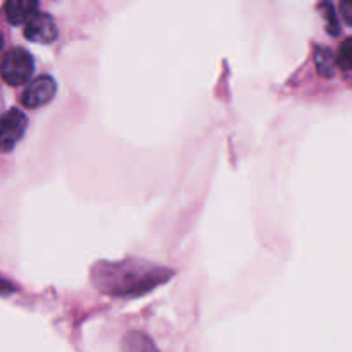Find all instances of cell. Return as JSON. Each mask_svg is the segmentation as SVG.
Wrapping results in <instances>:
<instances>
[{"label": "cell", "mask_w": 352, "mask_h": 352, "mask_svg": "<svg viewBox=\"0 0 352 352\" xmlns=\"http://www.w3.org/2000/svg\"><path fill=\"white\" fill-rule=\"evenodd\" d=\"M100 291L110 296H141L170 278L172 272L141 261L102 263L93 272Z\"/></svg>", "instance_id": "1"}, {"label": "cell", "mask_w": 352, "mask_h": 352, "mask_svg": "<svg viewBox=\"0 0 352 352\" xmlns=\"http://www.w3.org/2000/svg\"><path fill=\"white\" fill-rule=\"evenodd\" d=\"M34 71V62L30 52L24 48H12L7 52L0 64V76L10 86H19L30 81Z\"/></svg>", "instance_id": "2"}, {"label": "cell", "mask_w": 352, "mask_h": 352, "mask_svg": "<svg viewBox=\"0 0 352 352\" xmlns=\"http://www.w3.org/2000/svg\"><path fill=\"white\" fill-rule=\"evenodd\" d=\"M28 127L26 113L12 109L0 117V153H7L12 150L21 138L24 136Z\"/></svg>", "instance_id": "3"}, {"label": "cell", "mask_w": 352, "mask_h": 352, "mask_svg": "<svg viewBox=\"0 0 352 352\" xmlns=\"http://www.w3.org/2000/svg\"><path fill=\"white\" fill-rule=\"evenodd\" d=\"M57 93V82L52 76H38L31 82H28L26 89L23 93V102L24 107L28 109H36V107H43L50 102Z\"/></svg>", "instance_id": "4"}, {"label": "cell", "mask_w": 352, "mask_h": 352, "mask_svg": "<svg viewBox=\"0 0 352 352\" xmlns=\"http://www.w3.org/2000/svg\"><path fill=\"white\" fill-rule=\"evenodd\" d=\"M57 26L55 21L47 12H38L31 17L24 28V36L34 43H54L57 40Z\"/></svg>", "instance_id": "5"}, {"label": "cell", "mask_w": 352, "mask_h": 352, "mask_svg": "<svg viewBox=\"0 0 352 352\" xmlns=\"http://www.w3.org/2000/svg\"><path fill=\"white\" fill-rule=\"evenodd\" d=\"M3 9L10 24H24L36 14L38 3L31 0H10Z\"/></svg>", "instance_id": "6"}, {"label": "cell", "mask_w": 352, "mask_h": 352, "mask_svg": "<svg viewBox=\"0 0 352 352\" xmlns=\"http://www.w3.org/2000/svg\"><path fill=\"white\" fill-rule=\"evenodd\" d=\"M124 352H158L155 344L140 332H131L124 339Z\"/></svg>", "instance_id": "7"}, {"label": "cell", "mask_w": 352, "mask_h": 352, "mask_svg": "<svg viewBox=\"0 0 352 352\" xmlns=\"http://www.w3.org/2000/svg\"><path fill=\"white\" fill-rule=\"evenodd\" d=\"M315 60H316V67H318V72L325 78H330L333 76V71H336V62H333V55L329 48H316L315 54Z\"/></svg>", "instance_id": "8"}, {"label": "cell", "mask_w": 352, "mask_h": 352, "mask_svg": "<svg viewBox=\"0 0 352 352\" xmlns=\"http://www.w3.org/2000/svg\"><path fill=\"white\" fill-rule=\"evenodd\" d=\"M320 9L323 10V17L327 21V30H329L330 34H339V21H337L336 10H333L332 3H322Z\"/></svg>", "instance_id": "9"}, {"label": "cell", "mask_w": 352, "mask_h": 352, "mask_svg": "<svg viewBox=\"0 0 352 352\" xmlns=\"http://www.w3.org/2000/svg\"><path fill=\"white\" fill-rule=\"evenodd\" d=\"M339 60L342 62L346 67L352 69V38H347V40L340 45Z\"/></svg>", "instance_id": "10"}, {"label": "cell", "mask_w": 352, "mask_h": 352, "mask_svg": "<svg viewBox=\"0 0 352 352\" xmlns=\"http://www.w3.org/2000/svg\"><path fill=\"white\" fill-rule=\"evenodd\" d=\"M340 10H342L344 19L352 24V0H346V2L340 3Z\"/></svg>", "instance_id": "11"}, {"label": "cell", "mask_w": 352, "mask_h": 352, "mask_svg": "<svg viewBox=\"0 0 352 352\" xmlns=\"http://www.w3.org/2000/svg\"><path fill=\"white\" fill-rule=\"evenodd\" d=\"M2 48H3V36L0 34V52H2Z\"/></svg>", "instance_id": "12"}]
</instances>
